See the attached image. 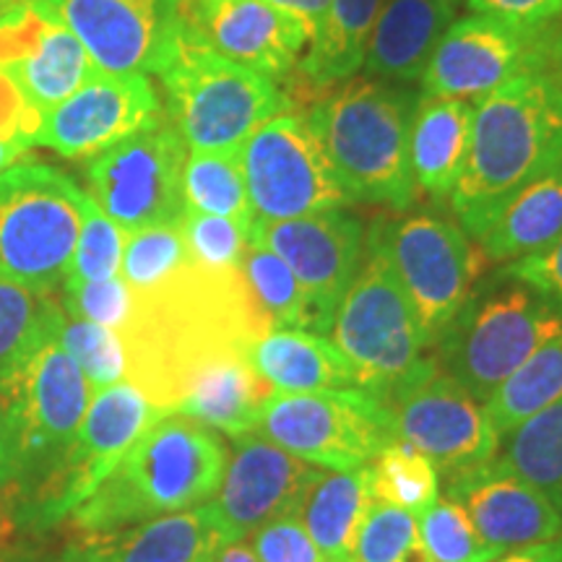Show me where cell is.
<instances>
[{
    "label": "cell",
    "instance_id": "1",
    "mask_svg": "<svg viewBox=\"0 0 562 562\" xmlns=\"http://www.w3.org/2000/svg\"><path fill=\"white\" fill-rule=\"evenodd\" d=\"M227 469V446L203 422L167 412L81 505L68 513L74 539L102 537L128 526L206 505Z\"/></svg>",
    "mask_w": 562,
    "mask_h": 562
},
{
    "label": "cell",
    "instance_id": "2",
    "mask_svg": "<svg viewBox=\"0 0 562 562\" xmlns=\"http://www.w3.org/2000/svg\"><path fill=\"white\" fill-rule=\"evenodd\" d=\"M60 326L0 381V508L19 505L21 516L50 487L94 393Z\"/></svg>",
    "mask_w": 562,
    "mask_h": 562
},
{
    "label": "cell",
    "instance_id": "3",
    "mask_svg": "<svg viewBox=\"0 0 562 562\" xmlns=\"http://www.w3.org/2000/svg\"><path fill=\"white\" fill-rule=\"evenodd\" d=\"M554 167H562V91L547 68H531L474 104L467 165L448 201L469 232Z\"/></svg>",
    "mask_w": 562,
    "mask_h": 562
},
{
    "label": "cell",
    "instance_id": "4",
    "mask_svg": "<svg viewBox=\"0 0 562 562\" xmlns=\"http://www.w3.org/2000/svg\"><path fill=\"white\" fill-rule=\"evenodd\" d=\"M417 100L385 81L349 79L307 112L351 203L406 209L414 201L409 138Z\"/></svg>",
    "mask_w": 562,
    "mask_h": 562
},
{
    "label": "cell",
    "instance_id": "5",
    "mask_svg": "<svg viewBox=\"0 0 562 562\" xmlns=\"http://www.w3.org/2000/svg\"><path fill=\"white\" fill-rule=\"evenodd\" d=\"M159 76L167 117L191 151H240L252 133L286 108L273 79L214 53L191 24Z\"/></svg>",
    "mask_w": 562,
    "mask_h": 562
},
{
    "label": "cell",
    "instance_id": "6",
    "mask_svg": "<svg viewBox=\"0 0 562 562\" xmlns=\"http://www.w3.org/2000/svg\"><path fill=\"white\" fill-rule=\"evenodd\" d=\"M87 193L37 159L0 172V271L30 290L66 284Z\"/></svg>",
    "mask_w": 562,
    "mask_h": 562
},
{
    "label": "cell",
    "instance_id": "7",
    "mask_svg": "<svg viewBox=\"0 0 562 562\" xmlns=\"http://www.w3.org/2000/svg\"><path fill=\"white\" fill-rule=\"evenodd\" d=\"M331 341L355 368L357 385L378 398L425 360L417 315L372 229L364 263L336 305Z\"/></svg>",
    "mask_w": 562,
    "mask_h": 562
},
{
    "label": "cell",
    "instance_id": "8",
    "mask_svg": "<svg viewBox=\"0 0 562 562\" xmlns=\"http://www.w3.org/2000/svg\"><path fill=\"white\" fill-rule=\"evenodd\" d=\"M258 435L326 472L368 467L396 442L391 409L364 389L273 393L258 417Z\"/></svg>",
    "mask_w": 562,
    "mask_h": 562
},
{
    "label": "cell",
    "instance_id": "9",
    "mask_svg": "<svg viewBox=\"0 0 562 562\" xmlns=\"http://www.w3.org/2000/svg\"><path fill=\"white\" fill-rule=\"evenodd\" d=\"M562 331V307L518 284L467 302L442 336L448 375L484 404L505 378Z\"/></svg>",
    "mask_w": 562,
    "mask_h": 562
},
{
    "label": "cell",
    "instance_id": "10",
    "mask_svg": "<svg viewBox=\"0 0 562 562\" xmlns=\"http://www.w3.org/2000/svg\"><path fill=\"white\" fill-rule=\"evenodd\" d=\"M383 402L396 440L417 448L448 480L487 467L501 451V432L484 404L430 357L385 393Z\"/></svg>",
    "mask_w": 562,
    "mask_h": 562
},
{
    "label": "cell",
    "instance_id": "11",
    "mask_svg": "<svg viewBox=\"0 0 562 562\" xmlns=\"http://www.w3.org/2000/svg\"><path fill=\"white\" fill-rule=\"evenodd\" d=\"M240 165L252 220H297L351 203L311 121L300 112L266 121L243 144Z\"/></svg>",
    "mask_w": 562,
    "mask_h": 562
},
{
    "label": "cell",
    "instance_id": "12",
    "mask_svg": "<svg viewBox=\"0 0 562 562\" xmlns=\"http://www.w3.org/2000/svg\"><path fill=\"white\" fill-rule=\"evenodd\" d=\"M372 232L412 302L425 344H440L469 302L480 273V258L469 235L427 214L378 222Z\"/></svg>",
    "mask_w": 562,
    "mask_h": 562
},
{
    "label": "cell",
    "instance_id": "13",
    "mask_svg": "<svg viewBox=\"0 0 562 562\" xmlns=\"http://www.w3.org/2000/svg\"><path fill=\"white\" fill-rule=\"evenodd\" d=\"M188 146L170 123L159 117L112 149L91 157L87 167L89 199L125 235L178 222L182 216V167Z\"/></svg>",
    "mask_w": 562,
    "mask_h": 562
},
{
    "label": "cell",
    "instance_id": "14",
    "mask_svg": "<svg viewBox=\"0 0 562 562\" xmlns=\"http://www.w3.org/2000/svg\"><path fill=\"white\" fill-rule=\"evenodd\" d=\"M66 24L97 74H161L188 30L191 0H34Z\"/></svg>",
    "mask_w": 562,
    "mask_h": 562
},
{
    "label": "cell",
    "instance_id": "15",
    "mask_svg": "<svg viewBox=\"0 0 562 562\" xmlns=\"http://www.w3.org/2000/svg\"><path fill=\"white\" fill-rule=\"evenodd\" d=\"M165 414L128 381L97 393L50 487L21 518L37 529H47L68 518L76 505H81L108 480L133 442Z\"/></svg>",
    "mask_w": 562,
    "mask_h": 562
},
{
    "label": "cell",
    "instance_id": "16",
    "mask_svg": "<svg viewBox=\"0 0 562 562\" xmlns=\"http://www.w3.org/2000/svg\"><path fill=\"white\" fill-rule=\"evenodd\" d=\"M552 34L518 30L480 13L451 21L422 74V89L427 97L480 102L524 70L544 68Z\"/></svg>",
    "mask_w": 562,
    "mask_h": 562
},
{
    "label": "cell",
    "instance_id": "17",
    "mask_svg": "<svg viewBox=\"0 0 562 562\" xmlns=\"http://www.w3.org/2000/svg\"><path fill=\"white\" fill-rule=\"evenodd\" d=\"M165 115L159 91L140 74H94L58 108L45 112L32 144L66 159H91Z\"/></svg>",
    "mask_w": 562,
    "mask_h": 562
},
{
    "label": "cell",
    "instance_id": "18",
    "mask_svg": "<svg viewBox=\"0 0 562 562\" xmlns=\"http://www.w3.org/2000/svg\"><path fill=\"white\" fill-rule=\"evenodd\" d=\"M232 442L235 453L227 459L220 490L209 505L224 539L243 542L273 518L297 513L318 469L294 459L258 432L240 435Z\"/></svg>",
    "mask_w": 562,
    "mask_h": 562
},
{
    "label": "cell",
    "instance_id": "19",
    "mask_svg": "<svg viewBox=\"0 0 562 562\" xmlns=\"http://www.w3.org/2000/svg\"><path fill=\"white\" fill-rule=\"evenodd\" d=\"M248 243L279 256L307 297L334 321L362 261V224L355 216L334 209L297 220H252Z\"/></svg>",
    "mask_w": 562,
    "mask_h": 562
},
{
    "label": "cell",
    "instance_id": "20",
    "mask_svg": "<svg viewBox=\"0 0 562 562\" xmlns=\"http://www.w3.org/2000/svg\"><path fill=\"white\" fill-rule=\"evenodd\" d=\"M188 24L211 50L269 79L297 68L311 45L305 26L266 0H191Z\"/></svg>",
    "mask_w": 562,
    "mask_h": 562
},
{
    "label": "cell",
    "instance_id": "21",
    "mask_svg": "<svg viewBox=\"0 0 562 562\" xmlns=\"http://www.w3.org/2000/svg\"><path fill=\"white\" fill-rule=\"evenodd\" d=\"M448 497L459 503L474 529L503 552L547 542L562 533L558 505L531 484L497 472L492 463L451 476Z\"/></svg>",
    "mask_w": 562,
    "mask_h": 562
},
{
    "label": "cell",
    "instance_id": "22",
    "mask_svg": "<svg viewBox=\"0 0 562 562\" xmlns=\"http://www.w3.org/2000/svg\"><path fill=\"white\" fill-rule=\"evenodd\" d=\"M227 544L211 505L170 513L102 537L74 539L63 562H209Z\"/></svg>",
    "mask_w": 562,
    "mask_h": 562
},
{
    "label": "cell",
    "instance_id": "23",
    "mask_svg": "<svg viewBox=\"0 0 562 562\" xmlns=\"http://www.w3.org/2000/svg\"><path fill=\"white\" fill-rule=\"evenodd\" d=\"M271 396V385L250 368L248 349H224L188 372L175 412L240 438L258 432V417Z\"/></svg>",
    "mask_w": 562,
    "mask_h": 562
},
{
    "label": "cell",
    "instance_id": "24",
    "mask_svg": "<svg viewBox=\"0 0 562 562\" xmlns=\"http://www.w3.org/2000/svg\"><path fill=\"white\" fill-rule=\"evenodd\" d=\"M453 13L451 0H383L362 68L383 81H422Z\"/></svg>",
    "mask_w": 562,
    "mask_h": 562
},
{
    "label": "cell",
    "instance_id": "25",
    "mask_svg": "<svg viewBox=\"0 0 562 562\" xmlns=\"http://www.w3.org/2000/svg\"><path fill=\"white\" fill-rule=\"evenodd\" d=\"M490 261L513 263L562 235V167L526 182L467 232Z\"/></svg>",
    "mask_w": 562,
    "mask_h": 562
},
{
    "label": "cell",
    "instance_id": "26",
    "mask_svg": "<svg viewBox=\"0 0 562 562\" xmlns=\"http://www.w3.org/2000/svg\"><path fill=\"white\" fill-rule=\"evenodd\" d=\"M248 362L273 393L360 389L355 368L323 334L271 326L250 341Z\"/></svg>",
    "mask_w": 562,
    "mask_h": 562
},
{
    "label": "cell",
    "instance_id": "27",
    "mask_svg": "<svg viewBox=\"0 0 562 562\" xmlns=\"http://www.w3.org/2000/svg\"><path fill=\"white\" fill-rule=\"evenodd\" d=\"M472 123V102L419 97L409 138L414 188L425 191L435 201L451 195L467 165Z\"/></svg>",
    "mask_w": 562,
    "mask_h": 562
},
{
    "label": "cell",
    "instance_id": "28",
    "mask_svg": "<svg viewBox=\"0 0 562 562\" xmlns=\"http://www.w3.org/2000/svg\"><path fill=\"white\" fill-rule=\"evenodd\" d=\"M370 503L368 467L355 472L318 469L297 505V518L326 562H355L357 533Z\"/></svg>",
    "mask_w": 562,
    "mask_h": 562
},
{
    "label": "cell",
    "instance_id": "29",
    "mask_svg": "<svg viewBox=\"0 0 562 562\" xmlns=\"http://www.w3.org/2000/svg\"><path fill=\"white\" fill-rule=\"evenodd\" d=\"M3 74L16 83L26 104L45 115L83 87L97 74V68L74 32L50 16L32 50Z\"/></svg>",
    "mask_w": 562,
    "mask_h": 562
},
{
    "label": "cell",
    "instance_id": "30",
    "mask_svg": "<svg viewBox=\"0 0 562 562\" xmlns=\"http://www.w3.org/2000/svg\"><path fill=\"white\" fill-rule=\"evenodd\" d=\"M383 0H331L307 45L300 70L313 87L349 81L364 66L368 42Z\"/></svg>",
    "mask_w": 562,
    "mask_h": 562
},
{
    "label": "cell",
    "instance_id": "31",
    "mask_svg": "<svg viewBox=\"0 0 562 562\" xmlns=\"http://www.w3.org/2000/svg\"><path fill=\"white\" fill-rule=\"evenodd\" d=\"M490 463L544 492L562 510V398L505 435V448Z\"/></svg>",
    "mask_w": 562,
    "mask_h": 562
},
{
    "label": "cell",
    "instance_id": "32",
    "mask_svg": "<svg viewBox=\"0 0 562 562\" xmlns=\"http://www.w3.org/2000/svg\"><path fill=\"white\" fill-rule=\"evenodd\" d=\"M240 273L252 302L273 326L311 334L331 331L334 321L307 297L294 273L271 250L248 243Z\"/></svg>",
    "mask_w": 562,
    "mask_h": 562
},
{
    "label": "cell",
    "instance_id": "33",
    "mask_svg": "<svg viewBox=\"0 0 562 562\" xmlns=\"http://www.w3.org/2000/svg\"><path fill=\"white\" fill-rule=\"evenodd\" d=\"M562 398V331L544 341L484 402L495 430L508 435L521 422Z\"/></svg>",
    "mask_w": 562,
    "mask_h": 562
},
{
    "label": "cell",
    "instance_id": "34",
    "mask_svg": "<svg viewBox=\"0 0 562 562\" xmlns=\"http://www.w3.org/2000/svg\"><path fill=\"white\" fill-rule=\"evenodd\" d=\"M182 209L227 216L250 229L252 209L240 151H191L182 167Z\"/></svg>",
    "mask_w": 562,
    "mask_h": 562
},
{
    "label": "cell",
    "instance_id": "35",
    "mask_svg": "<svg viewBox=\"0 0 562 562\" xmlns=\"http://www.w3.org/2000/svg\"><path fill=\"white\" fill-rule=\"evenodd\" d=\"M66 307L55 292L30 290L0 271V381L16 370L42 336L60 326Z\"/></svg>",
    "mask_w": 562,
    "mask_h": 562
},
{
    "label": "cell",
    "instance_id": "36",
    "mask_svg": "<svg viewBox=\"0 0 562 562\" xmlns=\"http://www.w3.org/2000/svg\"><path fill=\"white\" fill-rule=\"evenodd\" d=\"M368 490L375 503L419 516L440 497L438 469L409 442H391L368 463Z\"/></svg>",
    "mask_w": 562,
    "mask_h": 562
},
{
    "label": "cell",
    "instance_id": "37",
    "mask_svg": "<svg viewBox=\"0 0 562 562\" xmlns=\"http://www.w3.org/2000/svg\"><path fill=\"white\" fill-rule=\"evenodd\" d=\"M191 263L180 220L125 235L121 277L133 294H146L167 284Z\"/></svg>",
    "mask_w": 562,
    "mask_h": 562
},
{
    "label": "cell",
    "instance_id": "38",
    "mask_svg": "<svg viewBox=\"0 0 562 562\" xmlns=\"http://www.w3.org/2000/svg\"><path fill=\"white\" fill-rule=\"evenodd\" d=\"M417 529L432 562H495L505 554L474 529L469 513L451 497H438L419 513Z\"/></svg>",
    "mask_w": 562,
    "mask_h": 562
},
{
    "label": "cell",
    "instance_id": "39",
    "mask_svg": "<svg viewBox=\"0 0 562 562\" xmlns=\"http://www.w3.org/2000/svg\"><path fill=\"white\" fill-rule=\"evenodd\" d=\"M355 562H432V558L419 539L417 516L372 501L357 533Z\"/></svg>",
    "mask_w": 562,
    "mask_h": 562
},
{
    "label": "cell",
    "instance_id": "40",
    "mask_svg": "<svg viewBox=\"0 0 562 562\" xmlns=\"http://www.w3.org/2000/svg\"><path fill=\"white\" fill-rule=\"evenodd\" d=\"M60 341L81 368L94 393L125 381V344L117 331L66 313L60 326Z\"/></svg>",
    "mask_w": 562,
    "mask_h": 562
},
{
    "label": "cell",
    "instance_id": "41",
    "mask_svg": "<svg viewBox=\"0 0 562 562\" xmlns=\"http://www.w3.org/2000/svg\"><path fill=\"white\" fill-rule=\"evenodd\" d=\"M180 229L188 256H191L193 263L201 266L203 271H240L245 250H248V227H243L240 222L227 220V216L182 211Z\"/></svg>",
    "mask_w": 562,
    "mask_h": 562
},
{
    "label": "cell",
    "instance_id": "42",
    "mask_svg": "<svg viewBox=\"0 0 562 562\" xmlns=\"http://www.w3.org/2000/svg\"><path fill=\"white\" fill-rule=\"evenodd\" d=\"M125 232L110 220L94 201H83L79 240H76L74 263H70L66 284L81 281H104L121 273Z\"/></svg>",
    "mask_w": 562,
    "mask_h": 562
},
{
    "label": "cell",
    "instance_id": "43",
    "mask_svg": "<svg viewBox=\"0 0 562 562\" xmlns=\"http://www.w3.org/2000/svg\"><path fill=\"white\" fill-rule=\"evenodd\" d=\"M66 286V307L68 315L91 321L97 326L112 328L123 334L133 315V292L125 284L121 273L104 281H81V284H63Z\"/></svg>",
    "mask_w": 562,
    "mask_h": 562
},
{
    "label": "cell",
    "instance_id": "44",
    "mask_svg": "<svg viewBox=\"0 0 562 562\" xmlns=\"http://www.w3.org/2000/svg\"><path fill=\"white\" fill-rule=\"evenodd\" d=\"M250 550L258 562H326L318 547L305 531L297 513L273 518L250 533Z\"/></svg>",
    "mask_w": 562,
    "mask_h": 562
},
{
    "label": "cell",
    "instance_id": "45",
    "mask_svg": "<svg viewBox=\"0 0 562 562\" xmlns=\"http://www.w3.org/2000/svg\"><path fill=\"white\" fill-rule=\"evenodd\" d=\"M505 277L562 307V235L544 250L508 263Z\"/></svg>",
    "mask_w": 562,
    "mask_h": 562
},
{
    "label": "cell",
    "instance_id": "46",
    "mask_svg": "<svg viewBox=\"0 0 562 562\" xmlns=\"http://www.w3.org/2000/svg\"><path fill=\"white\" fill-rule=\"evenodd\" d=\"M469 9L518 30L544 32L554 30L562 19V0H467Z\"/></svg>",
    "mask_w": 562,
    "mask_h": 562
},
{
    "label": "cell",
    "instance_id": "47",
    "mask_svg": "<svg viewBox=\"0 0 562 562\" xmlns=\"http://www.w3.org/2000/svg\"><path fill=\"white\" fill-rule=\"evenodd\" d=\"M40 121V112L26 104L16 83L0 70V140H26V144H32Z\"/></svg>",
    "mask_w": 562,
    "mask_h": 562
},
{
    "label": "cell",
    "instance_id": "48",
    "mask_svg": "<svg viewBox=\"0 0 562 562\" xmlns=\"http://www.w3.org/2000/svg\"><path fill=\"white\" fill-rule=\"evenodd\" d=\"M266 3H271L273 9L290 13L300 21L302 26H305L307 37H315V32H318L323 16H326L328 11V3L331 0H266Z\"/></svg>",
    "mask_w": 562,
    "mask_h": 562
},
{
    "label": "cell",
    "instance_id": "49",
    "mask_svg": "<svg viewBox=\"0 0 562 562\" xmlns=\"http://www.w3.org/2000/svg\"><path fill=\"white\" fill-rule=\"evenodd\" d=\"M495 562H562V533L547 542H537L529 547H518V550L505 552Z\"/></svg>",
    "mask_w": 562,
    "mask_h": 562
},
{
    "label": "cell",
    "instance_id": "50",
    "mask_svg": "<svg viewBox=\"0 0 562 562\" xmlns=\"http://www.w3.org/2000/svg\"><path fill=\"white\" fill-rule=\"evenodd\" d=\"M547 74L552 76V81L558 83L562 91V30H554L550 47H547V60H544Z\"/></svg>",
    "mask_w": 562,
    "mask_h": 562
},
{
    "label": "cell",
    "instance_id": "51",
    "mask_svg": "<svg viewBox=\"0 0 562 562\" xmlns=\"http://www.w3.org/2000/svg\"><path fill=\"white\" fill-rule=\"evenodd\" d=\"M209 562H258V558H256V552L250 550V544L227 542L216 550V554Z\"/></svg>",
    "mask_w": 562,
    "mask_h": 562
},
{
    "label": "cell",
    "instance_id": "52",
    "mask_svg": "<svg viewBox=\"0 0 562 562\" xmlns=\"http://www.w3.org/2000/svg\"><path fill=\"white\" fill-rule=\"evenodd\" d=\"M30 149L32 144H26V140H0V172L16 165Z\"/></svg>",
    "mask_w": 562,
    "mask_h": 562
},
{
    "label": "cell",
    "instance_id": "53",
    "mask_svg": "<svg viewBox=\"0 0 562 562\" xmlns=\"http://www.w3.org/2000/svg\"><path fill=\"white\" fill-rule=\"evenodd\" d=\"M5 9H16V5H24V3H34V0H3Z\"/></svg>",
    "mask_w": 562,
    "mask_h": 562
},
{
    "label": "cell",
    "instance_id": "54",
    "mask_svg": "<svg viewBox=\"0 0 562 562\" xmlns=\"http://www.w3.org/2000/svg\"><path fill=\"white\" fill-rule=\"evenodd\" d=\"M5 11H11V9H5V3H3V0H0V13H5Z\"/></svg>",
    "mask_w": 562,
    "mask_h": 562
},
{
    "label": "cell",
    "instance_id": "55",
    "mask_svg": "<svg viewBox=\"0 0 562 562\" xmlns=\"http://www.w3.org/2000/svg\"><path fill=\"white\" fill-rule=\"evenodd\" d=\"M451 3H459V0H451Z\"/></svg>",
    "mask_w": 562,
    "mask_h": 562
}]
</instances>
